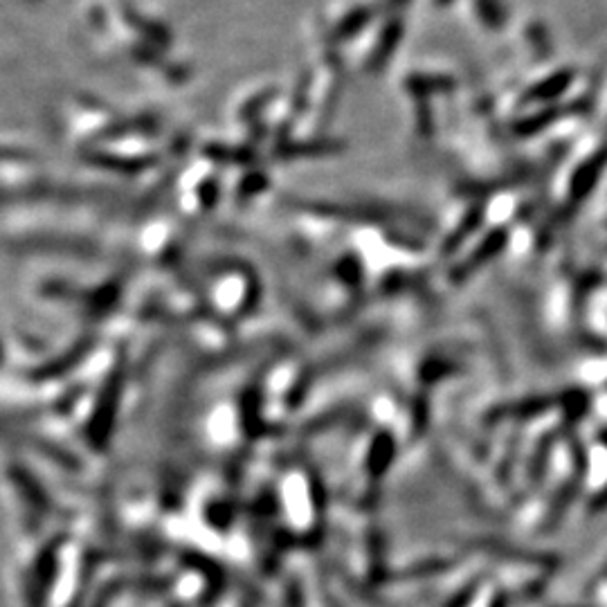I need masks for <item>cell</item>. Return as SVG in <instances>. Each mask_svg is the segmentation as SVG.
Segmentation results:
<instances>
[{
    "instance_id": "cell-1",
    "label": "cell",
    "mask_w": 607,
    "mask_h": 607,
    "mask_svg": "<svg viewBox=\"0 0 607 607\" xmlns=\"http://www.w3.org/2000/svg\"><path fill=\"white\" fill-rule=\"evenodd\" d=\"M405 36L403 12H387L349 45L351 63L365 75H376L389 66Z\"/></svg>"
},
{
    "instance_id": "cell-2",
    "label": "cell",
    "mask_w": 607,
    "mask_h": 607,
    "mask_svg": "<svg viewBox=\"0 0 607 607\" xmlns=\"http://www.w3.org/2000/svg\"><path fill=\"white\" fill-rule=\"evenodd\" d=\"M387 14L380 0H358V3L344 5L342 12L335 14L329 23L322 27L320 41L329 48H344L360 39L380 16Z\"/></svg>"
},
{
    "instance_id": "cell-3",
    "label": "cell",
    "mask_w": 607,
    "mask_h": 607,
    "mask_svg": "<svg viewBox=\"0 0 607 607\" xmlns=\"http://www.w3.org/2000/svg\"><path fill=\"white\" fill-rule=\"evenodd\" d=\"M403 93L410 99H425L430 102L432 97L452 93L457 88V79L448 72L439 70H410L403 77Z\"/></svg>"
},
{
    "instance_id": "cell-4",
    "label": "cell",
    "mask_w": 607,
    "mask_h": 607,
    "mask_svg": "<svg viewBox=\"0 0 607 607\" xmlns=\"http://www.w3.org/2000/svg\"><path fill=\"white\" fill-rule=\"evenodd\" d=\"M464 3L470 21L482 32H502L506 23H509V12H506L504 0H464Z\"/></svg>"
},
{
    "instance_id": "cell-5",
    "label": "cell",
    "mask_w": 607,
    "mask_h": 607,
    "mask_svg": "<svg viewBox=\"0 0 607 607\" xmlns=\"http://www.w3.org/2000/svg\"><path fill=\"white\" fill-rule=\"evenodd\" d=\"M344 149V142L329 140V138H311V140H282L277 147V158L293 160V158H320L333 156Z\"/></svg>"
},
{
    "instance_id": "cell-6",
    "label": "cell",
    "mask_w": 607,
    "mask_h": 607,
    "mask_svg": "<svg viewBox=\"0 0 607 607\" xmlns=\"http://www.w3.org/2000/svg\"><path fill=\"white\" fill-rule=\"evenodd\" d=\"M88 162H93L97 167H106V169H120L126 171V174H135L144 167H151L156 162V156H122V153H90L86 156Z\"/></svg>"
},
{
    "instance_id": "cell-7",
    "label": "cell",
    "mask_w": 607,
    "mask_h": 607,
    "mask_svg": "<svg viewBox=\"0 0 607 607\" xmlns=\"http://www.w3.org/2000/svg\"><path fill=\"white\" fill-rule=\"evenodd\" d=\"M428 3H430L432 7L443 9V7H450V5H455V3H461V0H428Z\"/></svg>"
}]
</instances>
